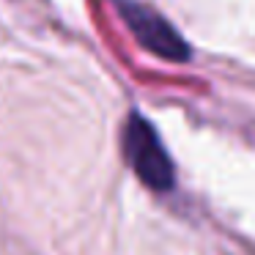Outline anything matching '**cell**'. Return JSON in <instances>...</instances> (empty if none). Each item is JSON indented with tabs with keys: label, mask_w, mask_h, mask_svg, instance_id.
<instances>
[{
	"label": "cell",
	"mask_w": 255,
	"mask_h": 255,
	"mask_svg": "<svg viewBox=\"0 0 255 255\" xmlns=\"http://www.w3.org/2000/svg\"><path fill=\"white\" fill-rule=\"evenodd\" d=\"M116 6L124 25L132 30L137 44L148 50L151 55L173 63H184L192 58V47L181 39V33L159 11H154L151 6H143V3H134V0H116Z\"/></svg>",
	"instance_id": "cell-2"
},
{
	"label": "cell",
	"mask_w": 255,
	"mask_h": 255,
	"mask_svg": "<svg viewBox=\"0 0 255 255\" xmlns=\"http://www.w3.org/2000/svg\"><path fill=\"white\" fill-rule=\"evenodd\" d=\"M124 154L137 178L151 189H170L173 187V162L162 145L156 129L143 116H129L124 127Z\"/></svg>",
	"instance_id": "cell-1"
}]
</instances>
